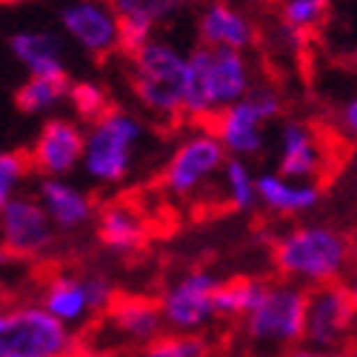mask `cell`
<instances>
[{
    "label": "cell",
    "mask_w": 357,
    "mask_h": 357,
    "mask_svg": "<svg viewBox=\"0 0 357 357\" xmlns=\"http://www.w3.org/2000/svg\"><path fill=\"white\" fill-rule=\"evenodd\" d=\"M278 160H280V174L291 177V181H312L323 163L314 132L297 121H289L280 129V158Z\"/></svg>",
    "instance_id": "e0dca14e"
},
{
    "label": "cell",
    "mask_w": 357,
    "mask_h": 357,
    "mask_svg": "<svg viewBox=\"0 0 357 357\" xmlns=\"http://www.w3.org/2000/svg\"><path fill=\"white\" fill-rule=\"evenodd\" d=\"M109 3L121 17L146 20L158 29L160 23H166L169 17L177 15V9L183 6V0H109Z\"/></svg>",
    "instance_id": "d4e9b609"
},
{
    "label": "cell",
    "mask_w": 357,
    "mask_h": 357,
    "mask_svg": "<svg viewBox=\"0 0 357 357\" xmlns=\"http://www.w3.org/2000/svg\"><path fill=\"white\" fill-rule=\"evenodd\" d=\"M269 283H260V280H249V278H237L229 283H220L215 291V309L218 314H249L266 291Z\"/></svg>",
    "instance_id": "603a6c76"
},
{
    "label": "cell",
    "mask_w": 357,
    "mask_h": 357,
    "mask_svg": "<svg viewBox=\"0 0 357 357\" xmlns=\"http://www.w3.org/2000/svg\"><path fill=\"white\" fill-rule=\"evenodd\" d=\"M357 329V309L343 283H323L306 289V332L303 340L314 349H340Z\"/></svg>",
    "instance_id": "ba28073f"
},
{
    "label": "cell",
    "mask_w": 357,
    "mask_h": 357,
    "mask_svg": "<svg viewBox=\"0 0 357 357\" xmlns=\"http://www.w3.org/2000/svg\"><path fill=\"white\" fill-rule=\"evenodd\" d=\"M83 286H86V297H89V306H92V312L109 309V303H112V286H109V280L92 275V278H83Z\"/></svg>",
    "instance_id": "4dcf8cb0"
},
{
    "label": "cell",
    "mask_w": 357,
    "mask_h": 357,
    "mask_svg": "<svg viewBox=\"0 0 357 357\" xmlns=\"http://www.w3.org/2000/svg\"><path fill=\"white\" fill-rule=\"evenodd\" d=\"M283 357H335L332 351H326V349H291V351H286Z\"/></svg>",
    "instance_id": "d6a6232c"
},
{
    "label": "cell",
    "mask_w": 357,
    "mask_h": 357,
    "mask_svg": "<svg viewBox=\"0 0 357 357\" xmlns=\"http://www.w3.org/2000/svg\"><path fill=\"white\" fill-rule=\"evenodd\" d=\"M3 3H6V6H15V3H23V0H3Z\"/></svg>",
    "instance_id": "e575fe53"
},
{
    "label": "cell",
    "mask_w": 357,
    "mask_h": 357,
    "mask_svg": "<svg viewBox=\"0 0 357 357\" xmlns=\"http://www.w3.org/2000/svg\"><path fill=\"white\" fill-rule=\"evenodd\" d=\"M155 38V26L146 20H132V17H121V49L135 54L140 52L149 40Z\"/></svg>",
    "instance_id": "f546056e"
},
{
    "label": "cell",
    "mask_w": 357,
    "mask_h": 357,
    "mask_svg": "<svg viewBox=\"0 0 357 357\" xmlns=\"http://www.w3.org/2000/svg\"><path fill=\"white\" fill-rule=\"evenodd\" d=\"M246 332L263 346H291L306 332V289L301 283H269L260 303L246 314Z\"/></svg>",
    "instance_id": "8992f818"
},
{
    "label": "cell",
    "mask_w": 357,
    "mask_h": 357,
    "mask_svg": "<svg viewBox=\"0 0 357 357\" xmlns=\"http://www.w3.org/2000/svg\"><path fill=\"white\" fill-rule=\"evenodd\" d=\"M38 197L46 206L54 229H61V231H75L77 226H83L92 218V200H89V195L66 183L63 177H43Z\"/></svg>",
    "instance_id": "ac0fdd59"
},
{
    "label": "cell",
    "mask_w": 357,
    "mask_h": 357,
    "mask_svg": "<svg viewBox=\"0 0 357 357\" xmlns=\"http://www.w3.org/2000/svg\"><path fill=\"white\" fill-rule=\"evenodd\" d=\"M0 229H3V246L15 257H35L49 249L54 223L46 212L40 197L15 195L0 203Z\"/></svg>",
    "instance_id": "30bf717a"
},
{
    "label": "cell",
    "mask_w": 357,
    "mask_h": 357,
    "mask_svg": "<svg viewBox=\"0 0 357 357\" xmlns=\"http://www.w3.org/2000/svg\"><path fill=\"white\" fill-rule=\"evenodd\" d=\"M349 294H351V301H354V309H357V266H354V272H351V280H349Z\"/></svg>",
    "instance_id": "836d02e7"
},
{
    "label": "cell",
    "mask_w": 357,
    "mask_h": 357,
    "mask_svg": "<svg viewBox=\"0 0 357 357\" xmlns=\"http://www.w3.org/2000/svg\"><path fill=\"white\" fill-rule=\"evenodd\" d=\"M220 280L209 272H189L177 283H172L160 301L163 320L177 332H195L200 326L212 323L218 314L215 309V291Z\"/></svg>",
    "instance_id": "8fae6325"
},
{
    "label": "cell",
    "mask_w": 357,
    "mask_h": 357,
    "mask_svg": "<svg viewBox=\"0 0 357 357\" xmlns=\"http://www.w3.org/2000/svg\"><path fill=\"white\" fill-rule=\"evenodd\" d=\"M69 80L66 77H40V75H29L20 89L15 92V106L23 114H46L52 112L61 100L69 98Z\"/></svg>",
    "instance_id": "44dd1931"
},
{
    "label": "cell",
    "mask_w": 357,
    "mask_h": 357,
    "mask_svg": "<svg viewBox=\"0 0 357 357\" xmlns=\"http://www.w3.org/2000/svg\"><path fill=\"white\" fill-rule=\"evenodd\" d=\"M223 189L234 209H252L257 197V177L252 174L249 163L241 158H229L223 166Z\"/></svg>",
    "instance_id": "cb8c5ba5"
},
{
    "label": "cell",
    "mask_w": 357,
    "mask_h": 357,
    "mask_svg": "<svg viewBox=\"0 0 357 357\" xmlns=\"http://www.w3.org/2000/svg\"><path fill=\"white\" fill-rule=\"evenodd\" d=\"M69 100L77 109V114H86L92 121H98L100 114L109 112V98L98 83H75L69 89Z\"/></svg>",
    "instance_id": "f1b7e54d"
},
{
    "label": "cell",
    "mask_w": 357,
    "mask_h": 357,
    "mask_svg": "<svg viewBox=\"0 0 357 357\" xmlns=\"http://www.w3.org/2000/svg\"><path fill=\"white\" fill-rule=\"evenodd\" d=\"M98 234H100L103 246H109L117 255H126V252H135L143 243L146 223L132 206L114 203V206H106V209L100 212Z\"/></svg>",
    "instance_id": "d6986e66"
},
{
    "label": "cell",
    "mask_w": 357,
    "mask_h": 357,
    "mask_svg": "<svg viewBox=\"0 0 357 357\" xmlns=\"http://www.w3.org/2000/svg\"><path fill=\"white\" fill-rule=\"evenodd\" d=\"M329 0H286L283 3V26L291 35H301L306 29H314L323 15Z\"/></svg>",
    "instance_id": "484cf974"
},
{
    "label": "cell",
    "mask_w": 357,
    "mask_h": 357,
    "mask_svg": "<svg viewBox=\"0 0 357 357\" xmlns=\"http://www.w3.org/2000/svg\"><path fill=\"white\" fill-rule=\"evenodd\" d=\"M186 61L189 54H183L174 43L158 38H152L140 52L132 54V89L149 112L163 117H174L183 112Z\"/></svg>",
    "instance_id": "3957f363"
},
{
    "label": "cell",
    "mask_w": 357,
    "mask_h": 357,
    "mask_svg": "<svg viewBox=\"0 0 357 357\" xmlns=\"http://www.w3.org/2000/svg\"><path fill=\"white\" fill-rule=\"evenodd\" d=\"M12 57L29 72L40 77H66V61L63 49L52 32L43 29H23L9 38Z\"/></svg>",
    "instance_id": "5bb4252c"
},
{
    "label": "cell",
    "mask_w": 357,
    "mask_h": 357,
    "mask_svg": "<svg viewBox=\"0 0 357 357\" xmlns=\"http://www.w3.org/2000/svg\"><path fill=\"white\" fill-rule=\"evenodd\" d=\"M112 323L129 340H155L158 332H160V323H166V320H163V312L155 303H149V301H126V303H121L114 309Z\"/></svg>",
    "instance_id": "7402d4cb"
},
{
    "label": "cell",
    "mask_w": 357,
    "mask_h": 357,
    "mask_svg": "<svg viewBox=\"0 0 357 357\" xmlns=\"http://www.w3.org/2000/svg\"><path fill=\"white\" fill-rule=\"evenodd\" d=\"M63 32L89 54H112L121 49V15L100 0H69L61 9Z\"/></svg>",
    "instance_id": "7c38bea8"
},
{
    "label": "cell",
    "mask_w": 357,
    "mask_h": 357,
    "mask_svg": "<svg viewBox=\"0 0 357 357\" xmlns=\"http://www.w3.org/2000/svg\"><path fill=\"white\" fill-rule=\"evenodd\" d=\"M57 320H63L66 326L80 323L83 317L92 314V306H89L86 297V286L77 278H57L49 283V289L43 291V303Z\"/></svg>",
    "instance_id": "ffe728a7"
},
{
    "label": "cell",
    "mask_w": 357,
    "mask_h": 357,
    "mask_svg": "<svg viewBox=\"0 0 357 357\" xmlns=\"http://www.w3.org/2000/svg\"><path fill=\"white\" fill-rule=\"evenodd\" d=\"M86 155V132L66 121V117H54V121L43 123L38 132V140L32 143V169L40 172L43 177H66L77 166H83Z\"/></svg>",
    "instance_id": "4fadbf2b"
},
{
    "label": "cell",
    "mask_w": 357,
    "mask_h": 357,
    "mask_svg": "<svg viewBox=\"0 0 357 357\" xmlns=\"http://www.w3.org/2000/svg\"><path fill=\"white\" fill-rule=\"evenodd\" d=\"M275 263L291 283H337L351 263V246L337 229L297 226L275 243Z\"/></svg>",
    "instance_id": "7a4b0ae2"
},
{
    "label": "cell",
    "mask_w": 357,
    "mask_h": 357,
    "mask_svg": "<svg viewBox=\"0 0 357 357\" xmlns=\"http://www.w3.org/2000/svg\"><path fill=\"white\" fill-rule=\"evenodd\" d=\"M226 160H229V152L218 140V135L197 132L172 152L163 172V183L172 195L189 197L200 186H206V181H212L218 172H223Z\"/></svg>",
    "instance_id": "9c48e42d"
},
{
    "label": "cell",
    "mask_w": 357,
    "mask_h": 357,
    "mask_svg": "<svg viewBox=\"0 0 357 357\" xmlns=\"http://www.w3.org/2000/svg\"><path fill=\"white\" fill-rule=\"evenodd\" d=\"M257 197L275 215H301L317 206L320 189L312 181H291L286 174H257Z\"/></svg>",
    "instance_id": "2e32d148"
},
{
    "label": "cell",
    "mask_w": 357,
    "mask_h": 357,
    "mask_svg": "<svg viewBox=\"0 0 357 357\" xmlns=\"http://www.w3.org/2000/svg\"><path fill=\"white\" fill-rule=\"evenodd\" d=\"M143 137V126L135 114L109 109L92 121L86 132L83 169L95 183H117L135 163V146Z\"/></svg>",
    "instance_id": "277c9868"
},
{
    "label": "cell",
    "mask_w": 357,
    "mask_h": 357,
    "mask_svg": "<svg viewBox=\"0 0 357 357\" xmlns=\"http://www.w3.org/2000/svg\"><path fill=\"white\" fill-rule=\"evenodd\" d=\"M280 114V98L272 89L252 92L215 114V135L229 152V158H255L266 146V123Z\"/></svg>",
    "instance_id": "52a82bcc"
},
{
    "label": "cell",
    "mask_w": 357,
    "mask_h": 357,
    "mask_svg": "<svg viewBox=\"0 0 357 357\" xmlns=\"http://www.w3.org/2000/svg\"><path fill=\"white\" fill-rule=\"evenodd\" d=\"M252 69L243 52L200 46L186 61L183 114L212 117L252 92Z\"/></svg>",
    "instance_id": "6da1fadb"
},
{
    "label": "cell",
    "mask_w": 357,
    "mask_h": 357,
    "mask_svg": "<svg viewBox=\"0 0 357 357\" xmlns=\"http://www.w3.org/2000/svg\"><path fill=\"white\" fill-rule=\"evenodd\" d=\"M206 343L195 335H177V337H163L149 343L140 357H203Z\"/></svg>",
    "instance_id": "83f0119b"
},
{
    "label": "cell",
    "mask_w": 357,
    "mask_h": 357,
    "mask_svg": "<svg viewBox=\"0 0 357 357\" xmlns=\"http://www.w3.org/2000/svg\"><path fill=\"white\" fill-rule=\"evenodd\" d=\"M200 38L206 46L212 49H237V52H246L255 40V32H252V23L237 12L231 9L229 3L223 0H215L203 9L200 15Z\"/></svg>",
    "instance_id": "9a60e30c"
},
{
    "label": "cell",
    "mask_w": 357,
    "mask_h": 357,
    "mask_svg": "<svg viewBox=\"0 0 357 357\" xmlns=\"http://www.w3.org/2000/svg\"><path fill=\"white\" fill-rule=\"evenodd\" d=\"M29 166H32V160H29L26 155H20V152H3L0 155V203H6L15 195H20V183H23Z\"/></svg>",
    "instance_id": "4316f807"
},
{
    "label": "cell",
    "mask_w": 357,
    "mask_h": 357,
    "mask_svg": "<svg viewBox=\"0 0 357 357\" xmlns=\"http://www.w3.org/2000/svg\"><path fill=\"white\" fill-rule=\"evenodd\" d=\"M343 126H346V132L357 140V98L349 100L346 109H343Z\"/></svg>",
    "instance_id": "1f68e13d"
},
{
    "label": "cell",
    "mask_w": 357,
    "mask_h": 357,
    "mask_svg": "<svg viewBox=\"0 0 357 357\" xmlns=\"http://www.w3.org/2000/svg\"><path fill=\"white\" fill-rule=\"evenodd\" d=\"M72 335L46 306H15L0 317V357H66Z\"/></svg>",
    "instance_id": "5b68a950"
}]
</instances>
